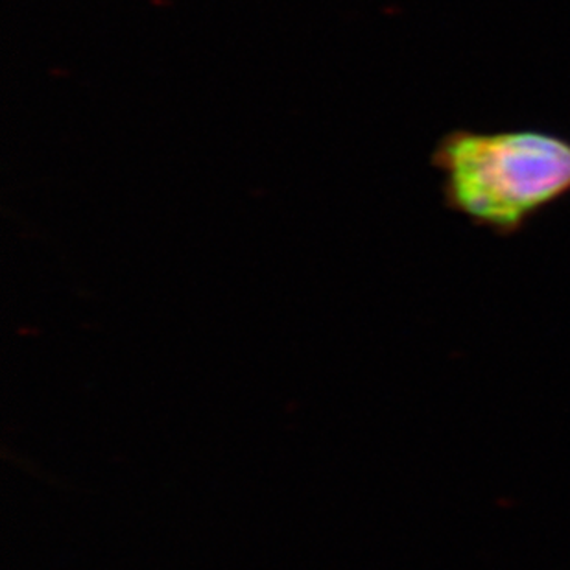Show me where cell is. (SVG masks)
<instances>
[{
    "label": "cell",
    "instance_id": "1",
    "mask_svg": "<svg viewBox=\"0 0 570 570\" xmlns=\"http://www.w3.org/2000/svg\"><path fill=\"white\" fill-rule=\"evenodd\" d=\"M446 209L499 237L570 194V139L547 129L456 128L432 151Z\"/></svg>",
    "mask_w": 570,
    "mask_h": 570
}]
</instances>
